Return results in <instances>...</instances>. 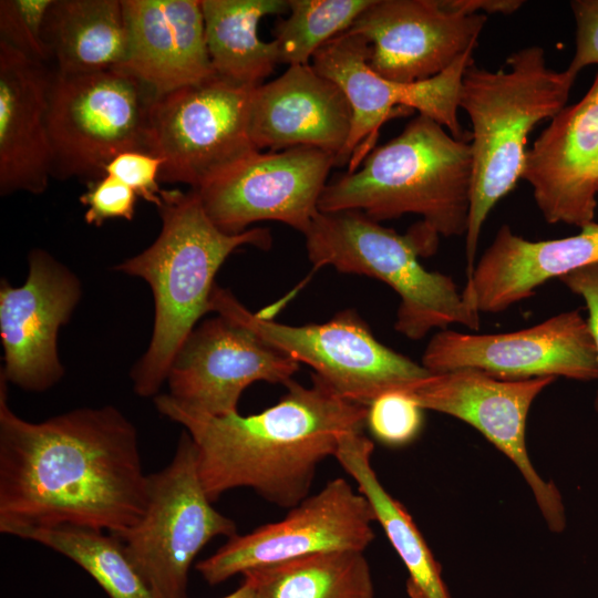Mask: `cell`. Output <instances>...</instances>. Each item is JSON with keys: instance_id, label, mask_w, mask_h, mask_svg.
<instances>
[{"instance_id": "1", "label": "cell", "mask_w": 598, "mask_h": 598, "mask_svg": "<svg viewBox=\"0 0 598 598\" xmlns=\"http://www.w3.org/2000/svg\"><path fill=\"white\" fill-rule=\"evenodd\" d=\"M7 384L0 375V532L132 528L148 496L135 425L113 405L30 422L10 409Z\"/></svg>"}, {"instance_id": "2", "label": "cell", "mask_w": 598, "mask_h": 598, "mask_svg": "<svg viewBox=\"0 0 598 598\" xmlns=\"http://www.w3.org/2000/svg\"><path fill=\"white\" fill-rule=\"evenodd\" d=\"M281 399L250 415L214 416L193 411L168 393L153 398L157 411L182 425L194 442L202 484L214 503L235 488H251L267 502L291 508L310 495L319 465L339 440L362 432L368 406L348 401L312 374L293 380Z\"/></svg>"}, {"instance_id": "3", "label": "cell", "mask_w": 598, "mask_h": 598, "mask_svg": "<svg viewBox=\"0 0 598 598\" xmlns=\"http://www.w3.org/2000/svg\"><path fill=\"white\" fill-rule=\"evenodd\" d=\"M157 209L162 228L154 243L114 267L142 278L153 292L152 338L131 371L133 390L142 398L157 395L177 352L210 312L215 276L225 260L243 246L268 249L272 243L266 228L237 235L218 229L194 189H163Z\"/></svg>"}, {"instance_id": "4", "label": "cell", "mask_w": 598, "mask_h": 598, "mask_svg": "<svg viewBox=\"0 0 598 598\" xmlns=\"http://www.w3.org/2000/svg\"><path fill=\"white\" fill-rule=\"evenodd\" d=\"M577 75L547 65L544 49L529 45L491 71L466 68L458 106L472 124L473 185L465 234L466 275L472 278L482 227L493 207L523 178L534 127L567 105ZM466 280V281H467Z\"/></svg>"}, {"instance_id": "5", "label": "cell", "mask_w": 598, "mask_h": 598, "mask_svg": "<svg viewBox=\"0 0 598 598\" xmlns=\"http://www.w3.org/2000/svg\"><path fill=\"white\" fill-rule=\"evenodd\" d=\"M473 185L471 142L417 114L357 169L329 182L320 212L359 210L375 221L405 214L434 236H465Z\"/></svg>"}, {"instance_id": "6", "label": "cell", "mask_w": 598, "mask_h": 598, "mask_svg": "<svg viewBox=\"0 0 598 598\" xmlns=\"http://www.w3.org/2000/svg\"><path fill=\"white\" fill-rule=\"evenodd\" d=\"M302 235L316 268L371 277L398 293L394 328L402 336L420 340L452 323L480 329V312L463 298L454 280L420 264L423 248L410 230L401 235L359 210H319Z\"/></svg>"}, {"instance_id": "7", "label": "cell", "mask_w": 598, "mask_h": 598, "mask_svg": "<svg viewBox=\"0 0 598 598\" xmlns=\"http://www.w3.org/2000/svg\"><path fill=\"white\" fill-rule=\"evenodd\" d=\"M157 97L124 68L68 75L52 71L48 110L52 177L91 182L123 152L151 153V115Z\"/></svg>"}, {"instance_id": "8", "label": "cell", "mask_w": 598, "mask_h": 598, "mask_svg": "<svg viewBox=\"0 0 598 598\" xmlns=\"http://www.w3.org/2000/svg\"><path fill=\"white\" fill-rule=\"evenodd\" d=\"M210 312L248 328L281 353L309 365L340 396L364 406L430 374L422 364L381 343L352 309L327 322L290 326L249 311L228 289L216 285Z\"/></svg>"}, {"instance_id": "9", "label": "cell", "mask_w": 598, "mask_h": 598, "mask_svg": "<svg viewBox=\"0 0 598 598\" xmlns=\"http://www.w3.org/2000/svg\"><path fill=\"white\" fill-rule=\"evenodd\" d=\"M236 534V523L206 494L194 442L183 431L172 461L148 475L141 519L115 537L156 598H186L189 569L199 551L217 536Z\"/></svg>"}, {"instance_id": "10", "label": "cell", "mask_w": 598, "mask_h": 598, "mask_svg": "<svg viewBox=\"0 0 598 598\" xmlns=\"http://www.w3.org/2000/svg\"><path fill=\"white\" fill-rule=\"evenodd\" d=\"M254 89L215 74L158 96L151 115V153L163 161L159 182L196 190L258 151L249 133Z\"/></svg>"}, {"instance_id": "11", "label": "cell", "mask_w": 598, "mask_h": 598, "mask_svg": "<svg viewBox=\"0 0 598 598\" xmlns=\"http://www.w3.org/2000/svg\"><path fill=\"white\" fill-rule=\"evenodd\" d=\"M369 51L364 38L346 31L312 56L313 69L339 85L352 111L350 135L336 166L349 163L348 172L357 169L372 151L382 124L412 111L436 121L454 137L465 138L458 121V101L464 72L474 61L473 52L436 76L400 83L371 70Z\"/></svg>"}, {"instance_id": "12", "label": "cell", "mask_w": 598, "mask_h": 598, "mask_svg": "<svg viewBox=\"0 0 598 598\" xmlns=\"http://www.w3.org/2000/svg\"><path fill=\"white\" fill-rule=\"evenodd\" d=\"M373 511L347 480L329 481L318 493L289 508L280 520L228 538L196 564L209 585L250 569L319 553L364 549L373 542Z\"/></svg>"}, {"instance_id": "13", "label": "cell", "mask_w": 598, "mask_h": 598, "mask_svg": "<svg viewBox=\"0 0 598 598\" xmlns=\"http://www.w3.org/2000/svg\"><path fill=\"white\" fill-rule=\"evenodd\" d=\"M336 166V155L316 147L256 151L196 189L209 219L237 235L252 224L279 221L303 234Z\"/></svg>"}, {"instance_id": "14", "label": "cell", "mask_w": 598, "mask_h": 598, "mask_svg": "<svg viewBox=\"0 0 598 598\" xmlns=\"http://www.w3.org/2000/svg\"><path fill=\"white\" fill-rule=\"evenodd\" d=\"M556 378L501 380L481 371L462 369L430 373L402 391L423 410L462 420L481 432L518 468L533 492L549 528L560 533L566 527L561 495L553 482L535 470L526 448V420L538 394Z\"/></svg>"}, {"instance_id": "15", "label": "cell", "mask_w": 598, "mask_h": 598, "mask_svg": "<svg viewBox=\"0 0 598 598\" xmlns=\"http://www.w3.org/2000/svg\"><path fill=\"white\" fill-rule=\"evenodd\" d=\"M422 365L430 373L470 369L511 381L540 377L598 379L595 343L579 310L506 333L442 330L425 347Z\"/></svg>"}, {"instance_id": "16", "label": "cell", "mask_w": 598, "mask_h": 598, "mask_svg": "<svg viewBox=\"0 0 598 598\" xmlns=\"http://www.w3.org/2000/svg\"><path fill=\"white\" fill-rule=\"evenodd\" d=\"M28 262L23 285L11 286L7 279L0 285V375L22 390L42 392L64 374L59 330L69 322L82 289L76 275L44 249H32Z\"/></svg>"}, {"instance_id": "17", "label": "cell", "mask_w": 598, "mask_h": 598, "mask_svg": "<svg viewBox=\"0 0 598 598\" xmlns=\"http://www.w3.org/2000/svg\"><path fill=\"white\" fill-rule=\"evenodd\" d=\"M299 365L248 328L217 315L196 326L177 352L166 380L168 394L193 411L229 415L238 412L251 383L286 385Z\"/></svg>"}, {"instance_id": "18", "label": "cell", "mask_w": 598, "mask_h": 598, "mask_svg": "<svg viewBox=\"0 0 598 598\" xmlns=\"http://www.w3.org/2000/svg\"><path fill=\"white\" fill-rule=\"evenodd\" d=\"M486 21L482 13L452 10L444 0H372L348 31L368 42L372 71L413 83L473 52Z\"/></svg>"}, {"instance_id": "19", "label": "cell", "mask_w": 598, "mask_h": 598, "mask_svg": "<svg viewBox=\"0 0 598 598\" xmlns=\"http://www.w3.org/2000/svg\"><path fill=\"white\" fill-rule=\"evenodd\" d=\"M598 163V71L587 93L555 115L527 151L523 178L545 220L584 227L595 221Z\"/></svg>"}, {"instance_id": "20", "label": "cell", "mask_w": 598, "mask_h": 598, "mask_svg": "<svg viewBox=\"0 0 598 598\" xmlns=\"http://www.w3.org/2000/svg\"><path fill=\"white\" fill-rule=\"evenodd\" d=\"M352 124L349 101L337 83L312 65H290L251 91L249 133L258 151L309 146L338 155Z\"/></svg>"}, {"instance_id": "21", "label": "cell", "mask_w": 598, "mask_h": 598, "mask_svg": "<svg viewBox=\"0 0 598 598\" xmlns=\"http://www.w3.org/2000/svg\"><path fill=\"white\" fill-rule=\"evenodd\" d=\"M52 72L0 41V194H42L52 177Z\"/></svg>"}, {"instance_id": "22", "label": "cell", "mask_w": 598, "mask_h": 598, "mask_svg": "<svg viewBox=\"0 0 598 598\" xmlns=\"http://www.w3.org/2000/svg\"><path fill=\"white\" fill-rule=\"evenodd\" d=\"M574 236L532 241L503 225L475 265L463 298L478 312H502L537 287L598 262V223Z\"/></svg>"}, {"instance_id": "23", "label": "cell", "mask_w": 598, "mask_h": 598, "mask_svg": "<svg viewBox=\"0 0 598 598\" xmlns=\"http://www.w3.org/2000/svg\"><path fill=\"white\" fill-rule=\"evenodd\" d=\"M128 54L124 69L158 96L215 75L200 0H122Z\"/></svg>"}, {"instance_id": "24", "label": "cell", "mask_w": 598, "mask_h": 598, "mask_svg": "<svg viewBox=\"0 0 598 598\" xmlns=\"http://www.w3.org/2000/svg\"><path fill=\"white\" fill-rule=\"evenodd\" d=\"M374 445L362 432L339 440L334 458L353 478L408 571L409 598H452L442 577L441 565L429 548L406 508L381 484L371 457Z\"/></svg>"}, {"instance_id": "25", "label": "cell", "mask_w": 598, "mask_h": 598, "mask_svg": "<svg viewBox=\"0 0 598 598\" xmlns=\"http://www.w3.org/2000/svg\"><path fill=\"white\" fill-rule=\"evenodd\" d=\"M44 40L56 73L124 68L128 41L122 0H53Z\"/></svg>"}, {"instance_id": "26", "label": "cell", "mask_w": 598, "mask_h": 598, "mask_svg": "<svg viewBox=\"0 0 598 598\" xmlns=\"http://www.w3.org/2000/svg\"><path fill=\"white\" fill-rule=\"evenodd\" d=\"M205 39L217 76L254 89L280 63L275 41L258 37L260 20L288 12V0H200Z\"/></svg>"}, {"instance_id": "27", "label": "cell", "mask_w": 598, "mask_h": 598, "mask_svg": "<svg viewBox=\"0 0 598 598\" xmlns=\"http://www.w3.org/2000/svg\"><path fill=\"white\" fill-rule=\"evenodd\" d=\"M257 598H374L363 551L319 553L243 574Z\"/></svg>"}, {"instance_id": "28", "label": "cell", "mask_w": 598, "mask_h": 598, "mask_svg": "<svg viewBox=\"0 0 598 598\" xmlns=\"http://www.w3.org/2000/svg\"><path fill=\"white\" fill-rule=\"evenodd\" d=\"M16 537L39 543L85 570L109 598H156L128 559L121 540L78 526L25 529Z\"/></svg>"}, {"instance_id": "29", "label": "cell", "mask_w": 598, "mask_h": 598, "mask_svg": "<svg viewBox=\"0 0 598 598\" xmlns=\"http://www.w3.org/2000/svg\"><path fill=\"white\" fill-rule=\"evenodd\" d=\"M372 0H288V17L274 27L279 61L308 64L327 42L348 31Z\"/></svg>"}, {"instance_id": "30", "label": "cell", "mask_w": 598, "mask_h": 598, "mask_svg": "<svg viewBox=\"0 0 598 598\" xmlns=\"http://www.w3.org/2000/svg\"><path fill=\"white\" fill-rule=\"evenodd\" d=\"M53 0H1L0 41L28 58L47 64L51 60L44 24Z\"/></svg>"}, {"instance_id": "31", "label": "cell", "mask_w": 598, "mask_h": 598, "mask_svg": "<svg viewBox=\"0 0 598 598\" xmlns=\"http://www.w3.org/2000/svg\"><path fill=\"white\" fill-rule=\"evenodd\" d=\"M365 424L381 443L405 445L421 432L423 409L404 392H388L369 404Z\"/></svg>"}, {"instance_id": "32", "label": "cell", "mask_w": 598, "mask_h": 598, "mask_svg": "<svg viewBox=\"0 0 598 598\" xmlns=\"http://www.w3.org/2000/svg\"><path fill=\"white\" fill-rule=\"evenodd\" d=\"M137 197L124 183L111 175H103L87 182L86 190L79 200L87 207L84 213L85 223L101 227L110 219L132 220Z\"/></svg>"}, {"instance_id": "33", "label": "cell", "mask_w": 598, "mask_h": 598, "mask_svg": "<svg viewBox=\"0 0 598 598\" xmlns=\"http://www.w3.org/2000/svg\"><path fill=\"white\" fill-rule=\"evenodd\" d=\"M161 157L140 151H127L116 155L104 168L111 175L133 189L136 195L153 204H161L159 173Z\"/></svg>"}, {"instance_id": "34", "label": "cell", "mask_w": 598, "mask_h": 598, "mask_svg": "<svg viewBox=\"0 0 598 598\" xmlns=\"http://www.w3.org/2000/svg\"><path fill=\"white\" fill-rule=\"evenodd\" d=\"M575 19V52L567 68L573 74L598 64V0H575L570 2Z\"/></svg>"}, {"instance_id": "35", "label": "cell", "mask_w": 598, "mask_h": 598, "mask_svg": "<svg viewBox=\"0 0 598 598\" xmlns=\"http://www.w3.org/2000/svg\"><path fill=\"white\" fill-rule=\"evenodd\" d=\"M559 280L570 291L580 296L586 303L587 322L598 359V262L564 275Z\"/></svg>"}, {"instance_id": "36", "label": "cell", "mask_w": 598, "mask_h": 598, "mask_svg": "<svg viewBox=\"0 0 598 598\" xmlns=\"http://www.w3.org/2000/svg\"><path fill=\"white\" fill-rule=\"evenodd\" d=\"M447 8L465 13L512 14L525 2L522 0H444Z\"/></svg>"}, {"instance_id": "37", "label": "cell", "mask_w": 598, "mask_h": 598, "mask_svg": "<svg viewBox=\"0 0 598 598\" xmlns=\"http://www.w3.org/2000/svg\"><path fill=\"white\" fill-rule=\"evenodd\" d=\"M223 598H257V595L252 585L244 578L241 585L236 590Z\"/></svg>"}, {"instance_id": "38", "label": "cell", "mask_w": 598, "mask_h": 598, "mask_svg": "<svg viewBox=\"0 0 598 598\" xmlns=\"http://www.w3.org/2000/svg\"><path fill=\"white\" fill-rule=\"evenodd\" d=\"M594 186H595V190H596V193L598 195V163H597L595 174H594Z\"/></svg>"}, {"instance_id": "39", "label": "cell", "mask_w": 598, "mask_h": 598, "mask_svg": "<svg viewBox=\"0 0 598 598\" xmlns=\"http://www.w3.org/2000/svg\"><path fill=\"white\" fill-rule=\"evenodd\" d=\"M594 406H595L596 412L598 413V392L596 393V396H595Z\"/></svg>"}]
</instances>
